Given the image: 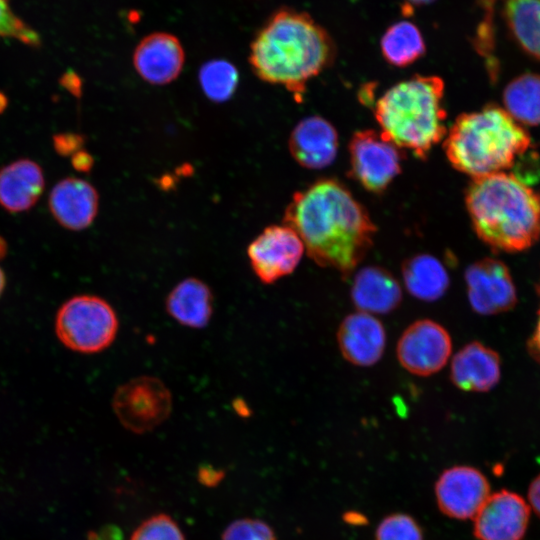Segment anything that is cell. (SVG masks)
<instances>
[{"label": "cell", "mask_w": 540, "mask_h": 540, "mask_svg": "<svg viewBox=\"0 0 540 540\" xmlns=\"http://www.w3.org/2000/svg\"><path fill=\"white\" fill-rule=\"evenodd\" d=\"M56 334L69 349L94 354L116 338L119 321L113 307L95 295H78L66 301L56 316Z\"/></svg>", "instance_id": "cell-6"}, {"label": "cell", "mask_w": 540, "mask_h": 540, "mask_svg": "<svg viewBox=\"0 0 540 540\" xmlns=\"http://www.w3.org/2000/svg\"><path fill=\"white\" fill-rule=\"evenodd\" d=\"M403 282L408 292L422 301L441 298L449 287V275L443 264L429 254H417L402 264Z\"/></svg>", "instance_id": "cell-22"}, {"label": "cell", "mask_w": 540, "mask_h": 540, "mask_svg": "<svg viewBox=\"0 0 540 540\" xmlns=\"http://www.w3.org/2000/svg\"><path fill=\"white\" fill-rule=\"evenodd\" d=\"M7 250L5 241L0 237V258H2Z\"/></svg>", "instance_id": "cell-38"}, {"label": "cell", "mask_w": 540, "mask_h": 540, "mask_svg": "<svg viewBox=\"0 0 540 540\" xmlns=\"http://www.w3.org/2000/svg\"><path fill=\"white\" fill-rule=\"evenodd\" d=\"M9 38L29 46H38L40 37L15 14L10 0H0V39Z\"/></svg>", "instance_id": "cell-27"}, {"label": "cell", "mask_w": 540, "mask_h": 540, "mask_svg": "<svg viewBox=\"0 0 540 540\" xmlns=\"http://www.w3.org/2000/svg\"><path fill=\"white\" fill-rule=\"evenodd\" d=\"M5 102H6L5 99L2 98V95L0 94V111H1V109L4 108Z\"/></svg>", "instance_id": "cell-39"}, {"label": "cell", "mask_w": 540, "mask_h": 540, "mask_svg": "<svg viewBox=\"0 0 540 540\" xmlns=\"http://www.w3.org/2000/svg\"><path fill=\"white\" fill-rule=\"evenodd\" d=\"M72 163L77 170L87 171L91 168L93 161L88 153L78 151L73 155Z\"/></svg>", "instance_id": "cell-34"}, {"label": "cell", "mask_w": 540, "mask_h": 540, "mask_svg": "<svg viewBox=\"0 0 540 540\" xmlns=\"http://www.w3.org/2000/svg\"><path fill=\"white\" fill-rule=\"evenodd\" d=\"M198 78L204 95L216 103L231 99L239 83L236 67L224 59L204 63L199 70Z\"/></svg>", "instance_id": "cell-25"}, {"label": "cell", "mask_w": 540, "mask_h": 540, "mask_svg": "<svg viewBox=\"0 0 540 540\" xmlns=\"http://www.w3.org/2000/svg\"><path fill=\"white\" fill-rule=\"evenodd\" d=\"M168 387L153 376H138L122 384L114 393L113 410L129 431L143 434L161 425L172 410Z\"/></svg>", "instance_id": "cell-7"}, {"label": "cell", "mask_w": 540, "mask_h": 540, "mask_svg": "<svg viewBox=\"0 0 540 540\" xmlns=\"http://www.w3.org/2000/svg\"><path fill=\"white\" fill-rule=\"evenodd\" d=\"M351 298L359 311L386 314L400 305L402 289L398 280L385 268L367 266L356 273Z\"/></svg>", "instance_id": "cell-20"}, {"label": "cell", "mask_w": 540, "mask_h": 540, "mask_svg": "<svg viewBox=\"0 0 540 540\" xmlns=\"http://www.w3.org/2000/svg\"><path fill=\"white\" fill-rule=\"evenodd\" d=\"M82 144L81 137L76 134H61L54 138V146L57 152L63 155H70L78 152Z\"/></svg>", "instance_id": "cell-30"}, {"label": "cell", "mask_w": 540, "mask_h": 540, "mask_svg": "<svg viewBox=\"0 0 540 540\" xmlns=\"http://www.w3.org/2000/svg\"><path fill=\"white\" fill-rule=\"evenodd\" d=\"M530 510L519 494L501 489L490 494L474 516L473 534L478 540H522Z\"/></svg>", "instance_id": "cell-13"}, {"label": "cell", "mask_w": 540, "mask_h": 540, "mask_svg": "<svg viewBox=\"0 0 540 540\" xmlns=\"http://www.w3.org/2000/svg\"><path fill=\"white\" fill-rule=\"evenodd\" d=\"M348 151L351 177L370 192H383L401 172V149L380 131L355 132Z\"/></svg>", "instance_id": "cell-8"}, {"label": "cell", "mask_w": 540, "mask_h": 540, "mask_svg": "<svg viewBox=\"0 0 540 540\" xmlns=\"http://www.w3.org/2000/svg\"><path fill=\"white\" fill-rule=\"evenodd\" d=\"M5 283H6L5 274L0 267V296L5 288Z\"/></svg>", "instance_id": "cell-37"}, {"label": "cell", "mask_w": 540, "mask_h": 540, "mask_svg": "<svg viewBox=\"0 0 540 540\" xmlns=\"http://www.w3.org/2000/svg\"><path fill=\"white\" fill-rule=\"evenodd\" d=\"M133 65L138 75L151 85H166L181 73L185 52L179 39L166 32L144 37L136 46Z\"/></svg>", "instance_id": "cell-14"}, {"label": "cell", "mask_w": 540, "mask_h": 540, "mask_svg": "<svg viewBox=\"0 0 540 540\" xmlns=\"http://www.w3.org/2000/svg\"><path fill=\"white\" fill-rule=\"evenodd\" d=\"M499 355L491 348L474 341L461 348L453 357L450 379L459 389L487 392L499 382Z\"/></svg>", "instance_id": "cell-18"}, {"label": "cell", "mask_w": 540, "mask_h": 540, "mask_svg": "<svg viewBox=\"0 0 540 540\" xmlns=\"http://www.w3.org/2000/svg\"><path fill=\"white\" fill-rule=\"evenodd\" d=\"M45 186L41 167L30 159L16 160L0 169V205L12 213L29 210Z\"/></svg>", "instance_id": "cell-19"}, {"label": "cell", "mask_w": 540, "mask_h": 540, "mask_svg": "<svg viewBox=\"0 0 540 540\" xmlns=\"http://www.w3.org/2000/svg\"><path fill=\"white\" fill-rule=\"evenodd\" d=\"M527 495L530 509L540 518V473L531 481Z\"/></svg>", "instance_id": "cell-32"}, {"label": "cell", "mask_w": 540, "mask_h": 540, "mask_svg": "<svg viewBox=\"0 0 540 540\" xmlns=\"http://www.w3.org/2000/svg\"><path fill=\"white\" fill-rule=\"evenodd\" d=\"M319 266L347 277L373 244L376 226L341 182L320 179L294 194L283 217Z\"/></svg>", "instance_id": "cell-1"}, {"label": "cell", "mask_w": 540, "mask_h": 540, "mask_svg": "<svg viewBox=\"0 0 540 540\" xmlns=\"http://www.w3.org/2000/svg\"><path fill=\"white\" fill-rule=\"evenodd\" d=\"M222 540H277V538L266 522L255 518H241L225 528Z\"/></svg>", "instance_id": "cell-29"}, {"label": "cell", "mask_w": 540, "mask_h": 540, "mask_svg": "<svg viewBox=\"0 0 540 540\" xmlns=\"http://www.w3.org/2000/svg\"><path fill=\"white\" fill-rule=\"evenodd\" d=\"M337 343L344 359L351 364L367 367L382 357L386 332L372 314L357 311L347 315L339 325Z\"/></svg>", "instance_id": "cell-15"}, {"label": "cell", "mask_w": 540, "mask_h": 540, "mask_svg": "<svg viewBox=\"0 0 540 540\" xmlns=\"http://www.w3.org/2000/svg\"><path fill=\"white\" fill-rule=\"evenodd\" d=\"M130 540H185L178 524L167 514L145 519L132 533Z\"/></svg>", "instance_id": "cell-28"}, {"label": "cell", "mask_w": 540, "mask_h": 540, "mask_svg": "<svg viewBox=\"0 0 540 540\" xmlns=\"http://www.w3.org/2000/svg\"><path fill=\"white\" fill-rule=\"evenodd\" d=\"M380 48L383 58L395 67H406L421 58L425 42L419 28L410 21H398L384 32Z\"/></svg>", "instance_id": "cell-24"}, {"label": "cell", "mask_w": 540, "mask_h": 540, "mask_svg": "<svg viewBox=\"0 0 540 540\" xmlns=\"http://www.w3.org/2000/svg\"><path fill=\"white\" fill-rule=\"evenodd\" d=\"M490 494L486 476L472 466L450 467L439 475L435 483L439 510L458 520L474 518Z\"/></svg>", "instance_id": "cell-12"}, {"label": "cell", "mask_w": 540, "mask_h": 540, "mask_svg": "<svg viewBox=\"0 0 540 540\" xmlns=\"http://www.w3.org/2000/svg\"><path fill=\"white\" fill-rule=\"evenodd\" d=\"M465 282L469 303L478 314L506 312L517 302L511 273L498 259L484 258L469 265L465 271Z\"/></svg>", "instance_id": "cell-11"}, {"label": "cell", "mask_w": 540, "mask_h": 540, "mask_svg": "<svg viewBox=\"0 0 540 540\" xmlns=\"http://www.w3.org/2000/svg\"><path fill=\"white\" fill-rule=\"evenodd\" d=\"M304 251L299 235L284 224L264 228L248 245L247 255L257 278L272 284L296 269Z\"/></svg>", "instance_id": "cell-9"}, {"label": "cell", "mask_w": 540, "mask_h": 540, "mask_svg": "<svg viewBox=\"0 0 540 540\" xmlns=\"http://www.w3.org/2000/svg\"><path fill=\"white\" fill-rule=\"evenodd\" d=\"M290 154L301 166L322 169L336 158L339 140L335 127L320 116L299 121L288 140Z\"/></svg>", "instance_id": "cell-16"}, {"label": "cell", "mask_w": 540, "mask_h": 540, "mask_svg": "<svg viewBox=\"0 0 540 540\" xmlns=\"http://www.w3.org/2000/svg\"><path fill=\"white\" fill-rule=\"evenodd\" d=\"M452 352L448 331L430 319H420L402 333L396 347L399 363L417 376H430L440 371Z\"/></svg>", "instance_id": "cell-10"}, {"label": "cell", "mask_w": 540, "mask_h": 540, "mask_svg": "<svg viewBox=\"0 0 540 540\" xmlns=\"http://www.w3.org/2000/svg\"><path fill=\"white\" fill-rule=\"evenodd\" d=\"M537 290H538V293H539V295H540V281H539V283H538Z\"/></svg>", "instance_id": "cell-40"}, {"label": "cell", "mask_w": 540, "mask_h": 540, "mask_svg": "<svg viewBox=\"0 0 540 540\" xmlns=\"http://www.w3.org/2000/svg\"><path fill=\"white\" fill-rule=\"evenodd\" d=\"M405 11H412L414 7H419L432 3L434 0H403Z\"/></svg>", "instance_id": "cell-36"}, {"label": "cell", "mask_w": 540, "mask_h": 540, "mask_svg": "<svg viewBox=\"0 0 540 540\" xmlns=\"http://www.w3.org/2000/svg\"><path fill=\"white\" fill-rule=\"evenodd\" d=\"M503 103L520 125H540V75L526 73L510 81L503 92Z\"/></svg>", "instance_id": "cell-23"}, {"label": "cell", "mask_w": 540, "mask_h": 540, "mask_svg": "<svg viewBox=\"0 0 540 540\" xmlns=\"http://www.w3.org/2000/svg\"><path fill=\"white\" fill-rule=\"evenodd\" d=\"M198 476L202 484L210 486L219 482L223 477V473L213 467L206 466L199 469Z\"/></svg>", "instance_id": "cell-33"}, {"label": "cell", "mask_w": 540, "mask_h": 540, "mask_svg": "<svg viewBox=\"0 0 540 540\" xmlns=\"http://www.w3.org/2000/svg\"><path fill=\"white\" fill-rule=\"evenodd\" d=\"M538 321L536 324L535 331L529 340L528 346L532 355L540 361V309L538 311Z\"/></svg>", "instance_id": "cell-35"}, {"label": "cell", "mask_w": 540, "mask_h": 540, "mask_svg": "<svg viewBox=\"0 0 540 540\" xmlns=\"http://www.w3.org/2000/svg\"><path fill=\"white\" fill-rule=\"evenodd\" d=\"M530 145V135L522 125L504 108L488 104L456 118L444 151L456 170L476 178L512 168Z\"/></svg>", "instance_id": "cell-4"}, {"label": "cell", "mask_w": 540, "mask_h": 540, "mask_svg": "<svg viewBox=\"0 0 540 540\" xmlns=\"http://www.w3.org/2000/svg\"><path fill=\"white\" fill-rule=\"evenodd\" d=\"M419 523L405 513H393L383 518L375 531V540H423Z\"/></svg>", "instance_id": "cell-26"}, {"label": "cell", "mask_w": 540, "mask_h": 540, "mask_svg": "<svg viewBox=\"0 0 540 540\" xmlns=\"http://www.w3.org/2000/svg\"><path fill=\"white\" fill-rule=\"evenodd\" d=\"M526 52L540 59V4L534 17L533 28Z\"/></svg>", "instance_id": "cell-31"}, {"label": "cell", "mask_w": 540, "mask_h": 540, "mask_svg": "<svg viewBox=\"0 0 540 540\" xmlns=\"http://www.w3.org/2000/svg\"><path fill=\"white\" fill-rule=\"evenodd\" d=\"M49 209L64 228L80 231L89 227L98 213L99 195L89 182L68 177L51 190Z\"/></svg>", "instance_id": "cell-17"}, {"label": "cell", "mask_w": 540, "mask_h": 540, "mask_svg": "<svg viewBox=\"0 0 540 540\" xmlns=\"http://www.w3.org/2000/svg\"><path fill=\"white\" fill-rule=\"evenodd\" d=\"M465 205L476 235L495 251L521 252L540 238V194L515 174L472 178Z\"/></svg>", "instance_id": "cell-3"}, {"label": "cell", "mask_w": 540, "mask_h": 540, "mask_svg": "<svg viewBox=\"0 0 540 540\" xmlns=\"http://www.w3.org/2000/svg\"><path fill=\"white\" fill-rule=\"evenodd\" d=\"M444 82L415 75L390 87L375 104L381 134L397 147L425 159L447 134Z\"/></svg>", "instance_id": "cell-5"}, {"label": "cell", "mask_w": 540, "mask_h": 540, "mask_svg": "<svg viewBox=\"0 0 540 540\" xmlns=\"http://www.w3.org/2000/svg\"><path fill=\"white\" fill-rule=\"evenodd\" d=\"M335 56L332 37L309 14L282 8L258 31L250 45L249 63L259 79L284 86L298 97Z\"/></svg>", "instance_id": "cell-2"}, {"label": "cell", "mask_w": 540, "mask_h": 540, "mask_svg": "<svg viewBox=\"0 0 540 540\" xmlns=\"http://www.w3.org/2000/svg\"><path fill=\"white\" fill-rule=\"evenodd\" d=\"M214 296L204 281L189 277L177 283L167 295L165 308L177 323L194 329L205 327L213 314Z\"/></svg>", "instance_id": "cell-21"}]
</instances>
